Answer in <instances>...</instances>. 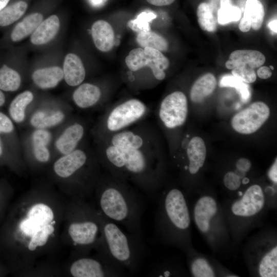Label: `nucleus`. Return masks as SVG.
<instances>
[{
  "label": "nucleus",
  "instance_id": "obj_40",
  "mask_svg": "<svg viewBox=\"0 0 277 277\" xmlns=\"http://www.w3.org/2000/svg\"><path fill=\"white\" fill-rule=\"evenodd\" d=\"M223 182L226 188L231 191L238 190L242 183L240 176L233 171H229L225 174Z\"/></svg>",
  "mask_w": 277,
  "mask_h": 277
},
{
  "label": "nucleus",
  "instance_id": "obj_48",
  "mask_svg": "<svg viewBox=\"0 0 277 277\" xmlns=\"http://www.w3.org/2000/svg\"><path fill=\"white\" fill-rule=\"evenodd\" d=\"M276 24H277V21H276V19H274L272 21H271L268 24V27L272 31H273L274 33H276L277 32V30H276Z\"/></svg>",
  "mask_w": 277,
  "mask_h": 277
},
{
  "label": "nucleus",
  "instance_id": "obj_21",
  "mask_svg": "<svg viewBox=\"0 0 277 277\" xmlns=\"http://www.w3.org/2000/svg\"><path fill=\"white\" fill-rule=\"evenodd\" d=\"M60 22L58 16L52 15L43 21L31 34V42L35 45H44L51 41L60 29Z\"/></svg>",
  "mask_w": 277,
  "mask_h": 277
},
{
  "label": "nucleus",
  "instance_id": "obj_38",
  "mask_svg": "<svg viewBox=\"0 0 277 277\" xmlns=\"http://www.w3.org/2000/svg\"><path fill=\"white\" fill-rule=\"evenodd\" d=\"M231 73L232 75L247 84L252 83L256 79L254 69L249 67L237 66L232 69Z\"/></svg>",
  "mask_w": 277,
  "mask_h": 277
},
{
  "label": "nucleus",
  "instance_id": "obj_31",
  "mask_svg": "<svg viewBox=\"0 0 277 277\" xmlns=\"http://www.w3.org/2000/svg\"><path fill=\"white\" fill-rule=\"evenodd\" d=\"M214 8L209 3H201L196 10L197 21L200 28L208 32L216 30L217 21L214 14Z\"/></svg>",
  "mask_w": 277,
  "mask_h": 277
},
{
  "label": "nucleus",
  "instance_id": "obj_7",
  "mask_svg": "<svg viewBox=\"0 0 277 277\" xmlns=\"http://www.w3.org/2000/svg\"><path fill=\"white\" fill-rule=\"evenodd\" d=\"M188 113L187 98L181 91H173L165 96L157 110L159 123L168 130H174L186 122Z\"/></svg>",
  "mask_w": 277,
  "mask_h": 277
},
{
  "label": "nucleus",
  "instance_id": "obj_37",
  "mask_svg": "<svg viewBox=\"0 0 277 277\" xmlns=\"http://www.w3.org/2000/svg\"><path fill=\"white\" fill-rule=\"evenodd\" d=\"M155 16L152 13H142L136 19L130 21L128 23L129 26L132 30L138 32L149 31V22Z\"/></svg>",
  "mask_w": 277,
  "mask_h": 277
},
{
  "label": "nucleus",
  "instance_id": "obj_50",
  "mask_svg": "<svg viewBox=\"0 0 277 277\" xmlns=\"http://www.w3.org/2000/svg\"><path fill=\"white\" fill-rule=\"evenodd\" d=\"M10 0H0V11L8 4Z\"/></svg>",
  "mask_w": 277,
  "mask_h": 277
},
{
  "label": "nucleus",
  "instance_id": "obj_51",
  "mask_svg": "<svg viewBox=\"0 0 277 277\" xmlns=\"http://www.w3.org/2000/svg\"><path fill=\"white\" fill-rule=\"evenodd\" d=\"M3 153V146L2 143V141L0 139V156L2 155Z\"/></svg>",
  "mask_w": 277,
  "mask_h": 277
},
{
  "label": "nucleus",
  "instance_id": "obj_41",
  "mask_svg": "<svg viewBox=\"0 0 277 277\" xmlns=\"http://www.w3.org/2000/svg\"><path fill=\"white\" fill-rule=\"evenodd\" d=\"M33 152L36 160L40 162H47L50 159V152L47 146L33 145Z\"/></svg>",
  "mask_w": 277,
  "mask_h": 277
},
{
  "label": "nucleus",
  "instance_id": "obj_17",
  "mask_svg": "<svg viewBox=\"0 0 277 277\" xmlns=\"http://www.w3.org/2000/svg\"><path fill=\"white\" fill-rule=\"evenodd\" d=\"M188 164L184 169L190 174H195L203 166L206 157V148L204 140L199 136L192 137L186 148Z\"/></svg>",
  "mask_w": 277,
  "mask_h": 277
},
{
  "label": "nucleus",
  "instance_id": "obj_19",
  "mask_svg": "<svg viewBox=\"0 0 277 277\" xmlns=\"http://www.w3.org/2000/svg\"><path fill=\"white\" fill-rule=\"evenodd\" d=\"M91 33L94 44L100 51L108 52L114 44V32L111 25L104 20H98L92 26Z\"/></svg>",
  "mask_w": 277,
  "mask_h": 277
},
{
  "label": "nucleus",
  "instance_id": "obj_36",
  "mask_svg": "<svg viewBox=\"0 0 277 277\" xmlns=\"http://www.w3.org/2000/svg\"><path fill=\"white\" fill-rule=\"evenodd\" d=\"M54 227L51 224L44 226L34 233L31 236L28 247L30 250L33 251L38 246L45 245L49 235L53 233Z\"/></svg>",
  "mask_w": 277,
  "mask_h": 277
},
{
  "label": "nucleus",
  "instance_id": "obj_20",
  "mask_svg": "<svg viewBox=\"0 0 277 277\" xmlns=\"http://www.w3.org/2000/svg\"><path fill=\"white\" fill-rule=\"evenodd\" d=\"M63 71L64 80L70 86H78L85 78L86 71L83 62L73 53H69L65 56Z\"/></svg>",
  "mask_w": 277,
  "mask_h": 277
},
{
  "label": "nucleus",
  "instance_id": "obj_44",
  "mask_svg": "<svg viewBox=\"0 0 277 277\" xmlns=\"http://www.w3.org/2000/svg\"><path fill=\"white\" fill-rule=\"evenodd\" d=\"M257 74L262 79H267L271 76L272 72L269 67L262 66L258 70Z\"/></svg>",
  "mask_w": 277,
  "mask_h": 277
},
{
  "label": "nucleus",
  "instance_id": "obj_11",
  "mask_svg": "<svg viewBox=\"0 0 277 277\" xmlns=\"http://www.w3.org/2000/svg\"><path fill=\"white\" fill-rule=\"evenodd\" d=\"M265 203L262 188L258 184L249 186L241 197L234 202L231 207L232 213L240 217H250L260 212Z\"/></svg>",
  "mask_w": 277,
  "mask_h": 277
},
{
  "label": "nucleus",
  "instance_id": "obj_27",
  "mask_svg": "<svg viewBox=\"0 0 277 277\" xmlns=\"http://www.w3.org/2000/svg\"><path fill=\"white\" fill-rule=\"evenodd\" d=\"M64 117V113L60 110L50 113L40 110L32 115L30 124L36 129H46L59 124L63 121Z\"/></svg>",
  "mask_w": 277,
  "mask_h": 277
},
{
  "label": "nucleus",
  "instance_id": "obj_4",
  "mask_svg": "<svg viewBox=\"0 0 277 277\" xmlns=\"http://www.w3.org/2000/svg\"><path fill=\"white\" fill-rule=\"evenodd\" d=\"M97 215L100 221L104 247L110 257L131 273L139 269L144 252L143 240L123 231L115 222L101 212Z\"/></svg>",
  "mask_w": 277,
  "mask_h": 277
},
{
  "label": "nucleus",
  "instance_id": "obj_9",
  "mask_svg": "<svg viewBox=\"0 0 277 277\" xmlns=\"http://www.w3.org/2000/svg\"><path fill=\"white\" fill-rule=\"evenodd\" d=\"M270 114L267 105L263 102H256L234 115L231 120V126L240 133L251 134L262 126Z\"/></svg>",
  "mask_w": 277,
  "mask_h": 277
},
{
  "label": "nucleus",
  "instance_id": "obj_6",
  "mask_svg": "<svg viewBox=\"0 0 277 277\" xmlns=\"http://www.w3.org/2000/svg\"><path fill=\"white\" fill-rule=\"evenodd\" d=\"M74 277H116L127 276V271L104 251L100 258H81L75 261L70 268Z\"/></svg>",
  "mask_w": 277,
  "mask_h": 277
},
{
  "label": "nucleus",
  "instance_id": "obj_29",
  "mask_svg": "<svg viewBox=\"0 0 277 277\" xmlns=\"http://www.w3.org/2000/svg\"><path fill=\"white\" fill-rule=\"evenodd\" d=\"M136 41L142 48L149 47L161 52L166 51L168 49L167 40L160 34L150 30L138 32Z\"/></svg>",
  "mask_w": 277,
  "mask_h": 277
},
{
  "label": "nucleus",
  "instance_id": "obj_47",
  "mask_svg": "<svg viewBox=\"0 0 277 277\" xmlns=\"http://www.w3.org/2000/svg\"><path fill=\"white\" fill-rule=\"evenodd\" d=\"M109 0H90L91 4L95 7H102L104 6Z\"/></svg>",
  "mask_w": 277,
  "mask_h": 277
},
{
  "label": "nucleus",
  "instance_id": "obj_18",
  "mask_svg": "<svg viewBox=\"0 0 277 277\" xmlns=\"http://www.w3.org/2000/svg\"><path fill=\"white\" fill-rule=\"evenodd\" d=\"M264 55L260 51L253 50H238L233 51L226 62L228 69L237 66H243L255 69L261 67L265 62Z\"/></svg>",
  "mask_w": 277,
  "mask_h": 277
},
{
  "label": "nucleus",
  "instance_id": "obj_23",
  "mask_svg": "<svg viewBox=\"0 0 277 277\" xmlns=\"http://www.w3.org/2000/svg\"><path fill=\"white\" fill-rule=\"evenodd\" d=\"M217 82L214 75L206 73L200 77L193 84L190 92L191 101L194 103H200L210 95L214 90Z\"/></svg>",
  "mask_w": 277,
  "mask_h": 277
},
{
  "label": "nucleus",
  "instance_id": "obj_45",
  "mask_svg": "<svg viewBox=\"0 0 277 277\" xmlns=\"http://www.w3.org/2000/svg\"><path fill=\"white\" fill-rule=\"evenodd\" d=\"M268 177L270 180L275 184L277 183V160L275 159L274 162L270 167L268 173Z\"/></svg>",
  "mask_w": 277,
  "mask_h": 277
},
{
  "label": "nucleus",
  "instance_id": "obj_2",
  "mask_svg": "<svg viewBox=\"0 0 277 277\" xmlns=\"http://www.w3.org/2000/svg\"><path fill=\"white\" fill-rule=\"evenodd\" d=\"M98 185V200L101 213L143 240L141 220L144 205L137 191L130 183L108 173L100 177Z\"/></svg>",
  "mask_w": 277,
  "mask_h": 277
},
{
  "label": "nucleus",
  "instance_id": "obj_5",
  "mask_svg": "<svg viewBox=\"0 0 277 277\" xmlns=\"http://www.w3.org/2000/svg\"><path fill=\"white\" fill-rule=\"evenodd\" d=\"M150 109L142 101L130 98L106 109L99 123L97 138L123 131L146 119Z\"/></svg>",
  "mask_w": 277,
  "mask_h": 277
},
{
  "label": "nucleus",
  "instance_id": "obj_25",
  "mask_svg": "<svg viewBox=\"0 0 277 277\" xmlns=\"http://www.w3.org/2000/svg\"><path fill=\"white\" fill-rule=\"evenodd\" d=\"M34 95L30 91H25L15 96L11 102L8 112L16 123H22L25 117V110L33 101Z\"/></svg>",
  "mask_w": 277,
  "mask_h": 277
},
{
  "label": "nucleus",
  "instance_id": "obj_3",
  "mask_svg": "<svg viewBox=\"0 0 277 277\" xmlns=\"http://www.w3.org/2000/svg\"><path fill=\"white\" fill-rule=\"evenodd\" d=\"M190 216L183 192L172 187L160 201L155 220L156 235L164 242L183 246L190 225Z\"/></svg>",
  "mask_w": 277,
  "mask_h": 277
},
{
  "label": "nucleus",
  "instance_id": "obj_39",
  "mask_svg": "<svg viewBox=\"0 0 277 277\" xmlns=\"http://www.w3.org/2000/svg\"><path fill=\"white\" fill-rule=\"evenodd\" d=\"M51 139V134L46 129H37L32 134L31 141L33 145L47 146Z\"/></svg>",
  "mask_w": 277,
  "mask_h": 277
},
{
  "label": "nucleus",
  "instance_id": "obj_16",
  "mask_svg": "<svg viewBox=\"0 0 277 277\" xmlns=\"http://www.w3.org/2000/svg\"><path fill=\"white\" fill-rule=\"evenodd\" d=\"M102 97V89L97 85L89 83L80 84L72 94L75 105L83 109L97 106L101 102Z\"/></svg>",
  "mask_w": 277,
  "mask_h": 277
},
{
  "label": "nucleus",
  "instance_id": "obj_8",
  "mask_svg": "<svg viewBox=\"0 0 277 277\" xmlns=\"http://www.w3.org/2000/svg\"><path fill=\"white\" fill-rule=\"evenodd\" d=\"M128 69L132 72L145 67H149L157 80L161 81L166 77L165 70L169 66V60L157 49L145 47L131 50L125 58Z\"/></svg>",
  "mask_w": 277,
  "mask_h": 277
},
{
  "label": "nucleus",
  "instance_id": "obj_13",
  "mask_svg": "<svg viewBox=\"0 0 277 277\" xmlns=\"http://www.w3.org/2000/svg\"><path fill=\"white\" fill-rule=\"evenodd\" d=\"M54 214L50 207L43 203L33 205L28 211L27 218L23 220L19 225L22 232L31 236L44 226L51 224Z\"/></svg>",
  "mask_w": 277,
  "mask_h": 277
},
{
  "label": "nucleus",
  "instance_id": "obj_26",
  "mask_svg": "<svg viewBox=\"0 0 277 277\" xmlns=\"http://www.w3.org/2000/svg\"><path fill=\"white\" fill-rule=\"evenodd\" d=\"M265 15L264 6L259 0H247L242 19L251 24L258 30L262 27Z\"/></svg>",
  "mask_w": 277,
  "mask_h": 277
},
{
  "label": "nucleus",
  "instance_id": "obj_22",
  "mask_svg": "<svg viewBox=\"0 0 277 277\" xmlns=\"http://www.w3.org/2000/svg\"><path fill=\"white\" fill-rule=\"evenodd\" d=\"M63 78V69L58 66L38 69L32 75L34 83L43 89L55 87Z\"/></svg>",
  "mask_w": 277,
  "mask_h": 277
},
{
  "label": "nucleus",
  "instance_id": "obj_35",
  "mask_svg": "<svg viewBox=\"0 0 277 277\" xmlns=\"http://www.w3.org/2000/svg\"><path fill=\"white\" fill-rule=\"evenodd\" d=\"M192 275L195 277H213L215 273L213 269L205 259L198 258L193 259L190 265Z\"/></svg>",
  "mask_w": 277,
  "mask_h": 277
},
{
  "label": "nucleus",
  "instance_id": "obj_52",
  "mask_svg": "<svg viewBox=\"0 0 277 277\" xmlns=\"http://www.w3.org/2000/svg\"><path fill=\"white\" fill-rule=\"evenodd\" d=\"M248 182H249V179H247V178H246V177L244 178V179L243 180V181H242V182H243L244 184H246V183H247Z\"/></svg>",
  "mask_w": 277,
  "mask_h": 277
},
{
  "label": "nucleus",
  "instance_id": "obj_32",
  "mask_svg": "<svg viewBox=\"0 0 277 277\" xmlns=\"http://www.w3.org/2000/svg\"><path fill=\"white\" fill-rule=\"evenodd\" d=\"M21 84L19 74L15 70L4 65L0 68V89L4 91L17 90Z\"/></svg>",
  "mask_w": 277,
  "mask_h": 277
},
{
  "label": "nucleus",
  "instance_id": "obj_1",
  "mask_svg": "<svg viewBox=\"0 0 277 277\" xmlns=\"http://www.w3.org/2000/svg\"><path fill=\"white\" fill-rule=\"evenodd\" d=\"M107 173L152 196L160 188L163 162L155 127L143 120L123 131L97 138Z\"/></svg>",
  "mask_w": 277,
  "mask_h": 277
},
{
  "label": "nucleus",
  "instance_id": "obj_43",
  "mask_svg": "<svg viewBox=\"0 0 277 277\" xmlns=\"http://www.w3.org/2000/svg\"><path fill=\"white\" fill-rule=\"evenodd\" d=\"M251 166L250 161L246 158H241L236 163V168L238 170L243 172L248 171L250 169Z\"/></svg>",
  "mask_w": 277,
  "mask_h": 277
},
{
  "label": "nucleus",
  "instance_id": "obj_34",
  "mask_svg": "<svg viewBox=\"0 0 277 277\" xmlns=\"http://www.w3.org/2000/svg\"><path fill=\"white\" fill-rule=\"evenodd\" d=\"M241 9L231 3L221 5L217 11V22L221 25L236 22L241 18Z\"/></svg>",
  "mask_w": 277,
  "mask_h": 277
},
{
  "label": "nucleus",
  "instance_id": "obj_10",
  "mask_svg": "<svg viewBox=\"0 0 277 277\" xmlns=\"http://www.w3.org/2000/svg\"><path fill=\"white\" fill-rule=\"evenodd\" d=\"M96 213L95 220L85 219L70 224L68 232L74 244L80 246H90L98 243L104 246L101 226Z\"/></svg>",
  "mask_w": 277,
  "mask_h": 277
},
{
  "label": "nucleus",
  "instance_id": "obj_49",
  "mask_svg": "<svg viewBox=\"0 0 277 277\" xmlns=\"http://www.w3.org/2000/svg\"><path fill=\"white\" fill-rule=\"evenodd\" d=\"M5 96L2 90L0 89V107L3 106L5 103Z\"/></svg>",
  "mask_w": 277,
  "mask_h": 277
},
{
  "label": "nucleus",
  "instance_id": "obj_30",
  "mask_svg": "<svg viewBox=\"0 0 277 277\" xmlns=\"http://www.w3.org/2000/svg\"><path fill=\"white\" fill-rule=\"evenodd\" d=\"M28 7L26 2L19 1L6 6L0 11V26H9L20 18Z\"/></svg>",
  "mask_w": 277,
  "mask_h": 277
},
{
  "label": "nucleus",
  "instance_id": "obj_28",
  "mask_svg": "<svg viewBox=\"0 0 277 277\" xmlns=\"http://www.w3.org/2000/svg\"><path fill=\"white\" fill-rule=\"evenodd\" d=\"M259 274L262 277L277 276V246H273L261 258L258 266Z\"/></svg>",
  "mask_w": 277,
  "mask_h": 277
},
{
  "label": "nucleus",
  "instance_id": "obj_46",
  "mask_svg": "<svg viewBox=\"0 0 277 277\" xmlns=\"http://www.w3.org/2000/svg\"><path fill=\"white\" fill-rule=\"evenodd\" d=\"M147 2L154 6H163L171 4L175 0H146Z\"/></svg>",
  "mask_w": 277,
  "mask_h": 277
},
{
  "label": "nucleus",
  "instance_id": "obj_14",
  "mask_svg": "<svg viewBox=\"0 0 277 277\" xmlns=\"http://www.w3.org/2000/svg\"><path fill=\"white\" fill-rule=\"evenodd\" d=\"M217 204L215 199L209 195L201 197L193 209V219L198 229L207 233L210 228V223L217 211Z\"/></svg>",
  "mask_w": 277,
  "mask_h": 277
},
{
  "label": "nucleus",
  "instance_id": "obj_42",
  "mask_svg": "<svg viewBox=\"0 0 277 277\" xmlns=\"http://www.w3.org/2000/svg\"><path fill=\"white\" fill-rule=\"evenodd\" d=\"M14 130L11 120L5 114L0 112V133H10Z\"/></svg>",
  "mask_w": 277,
  "mask_h": 277
},
{
  "label": "nucleus",
  "instance_id": "obj_12",
  "mask_svg": "<svg viewBox=\"0 0 277 277\" xmlns=\"http://www.w3.org/2000/svg\"><path fill=\"white\" fill-rule=\"evenodd\" d=\"M89 161V156L86 151L77 148L58 159L55 162L53 169L58 176L67 178L85 169Z\"/></svg>",
  "mask_w": 277,
  "mask_h": 277
},
{
  "label": "nucleus",
  "instance_id": "obj_15",
  "mask_svg": "<svg viewBox=\"0 0 277 277\" xmlns=\"http://www.w3.org/2000/svg\"><path fill=\"white\" fill-rule=\"evenodd\" d=\"M85 134V126L75 122L65 129L56 141L55 147L62 154H68L77 148Z\"/></svg>",
  "mask_w": 277,
  "mask_h": 277
},
{
  "label": "nucleus",
  "instance_id": "obj_24",
  "mask_svg": "<svg viewBox=\"0 0 277 277\" xmlns=\"http://www.w3.org/2000/svg\"><path fill=\"white\" fill-rule=\"evenodd\" d=\"M43 20L41 13L35 12L29 14L14 27L10 35L11 40L19 42L32 34Z\"/></svg>",
  "mask_w": 277,
  "mask_h": 277
},
{
  "label": "nucleus",
  "instance_id": "obj_53",
  "mask_svg": "<svg viewBox=\"0 0 277 277\" xmlns=\"http://www.w3.org/2000/svg\"><path fill=\"white\" fill-rule=\"evenodd\" d=\"M270 69H271V70H273L274 67L272 66H270Z\"/></svg>",
  "mask_w": 277,
  "mask_h": 277
},
{
  "label": "nucleus",
  "instance_id": "obj_33",
  "mask_svg": "<svg viewBox=\"0 0 277 277\" xmlns=\"http://www.w3.org/2000/svg\"><path fill=\"white\" fill-rule=\"evenodd\" d=\"M220 86L222 87L235 88L243 103L248 102L250 98L251 92L249 85L233 75L226 74L223 76L220 81Z\"/></svg>",
  "mask_w": 277,
  "mask_h": 277
}]
</instances>
